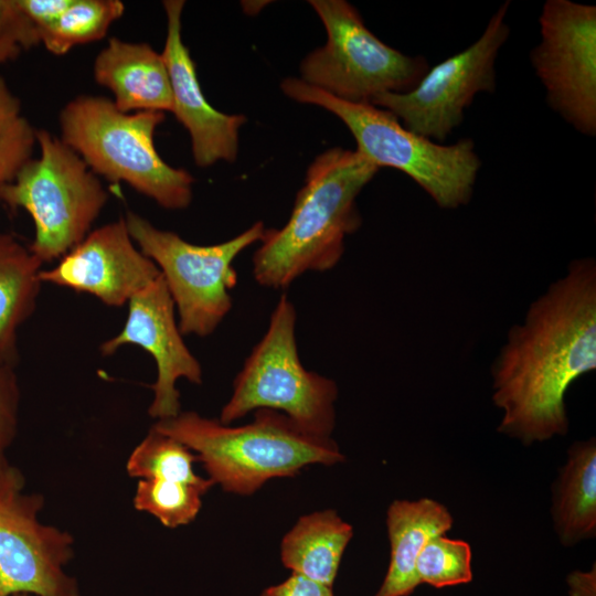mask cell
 Instances as JSON below:
<instances>
[{"mask_svg": "<svg viewBox=\"0 0 596 596\" xmlns=\"http://www.w3.org/2000/svg\"><path fill=\"white\" fill-rule=\"evenodd\" d=\"M596 369V264L573 260L529 307L492 368L498 430L525 445L566 435L565 394Z\"/></svg>", "mask_w": 596, "mask_h": 596, "instance_id": "1", "label": "cell"}, {"mask_svg": "<svg viewBox=\"0 0 596 596\" xmlns=\"http://www.w3.org/2000/svg\"><path fill=\"white\" fill-rule=\"evenodd\" d=\"M379 169L356 150L334 147L317 156L287 223L266 228L253 255L254 279L285 289L306 273L333 268L345 237L361 225L356 196Z\"/></svg>", "mask_w": 596, "mask_h": 596, "instance_id": "2", "label": "cell"}, {"mask_svg": "<svg viewBox=\"0 0 596 596\" xmlns=\"http://www.w3.org/2000/svg\"><path fill=\"white\" fill-rule=\"evenodd\" d=\"M194 451L210 479L224 491L248 496L267 480L292 477L302 468L344 459L330 437L304 432L285 414L255 411L254 419L231 426L195 412H180L151 427Z\"/></svg>", "mask_w": 596, "mask_h": 596, "instance_id": "3", "label": "cell"}, {"mask_svg": "<svg viewBox=\"0 0 596 596\" xmlns=\"http://www.w3.org/2000/svg\"><path fill=\"white\" fill-rule=\"evenodd\" d=\"M163 120L161 111L124 113L106 97L81 95L60 113V138L97 177L125 182L163 209L183 210L194 179L158 153L155 131Z\"/></svg>", "mask_w": 596, "mask_h": 596, "instance_id": "4", "label": "cell"}, {"mask_svg": "<svg viewBox=\"0 0 596 596\" xmlns=\"http://www.w3.org/2000/svg\"><path fill=\"white\" fill-rule=\"evenodd\" d=\"M289 98L324 108L351 131L356 151L376 167L395 168L412 178L441 209H457L472 195L481 160L471 139L444 146L406 129L390 111L369 103H350L287 77Z\"/></svg>", "mask_w": 596, "mask_h": 596, "instance_id": "5", "label": "cell"}, {"mask_svg": "<svg viewBox=\"0 0 596 596\" xmlns=\"http://www.w3.org/2000/svg\"><path fill=\"white\" fill-rule=\"evenodd\" d=\"M296 320L295 306L283 294L266 332L234 379L221 423L231 425L253 411L272 409L285 414L308 434L330 437L336 425L338 387L333 380L302 365Z\"/></svg>", "mask_w": 596, "mask_h": 596, "instance_id": "6", "label": "cell"}, {"mask_svg": "<svg viewBox=\"0 0 596 596\" xmlns=\"http://www.w3.org/2000/svg\"><path fill=\"white\" fill-rule=\"evenodd\" d=\"M39 158H32L2 191L0 202L23 209L34 223L29 245L42 262L63 257L91 232L108 194L98 177L63 140L36 131Z\"/></svg>", "mask_w": 596, "mask_h": 596, "instance_id": "7", "label": "cell"}, {"mask_svg": "<svg viewBox=\"0 0 596 596\" xmlns=\"http://www.w3.org/2000/svg\"><path fill=\"white\" fill-rule=\"evenodd\" d=\"M124 219L137 247L159 268L182 334H212L232 309L231 290L237 284L233 262L244 249L262 241L264 223L258 221L219 244L196 245L174 232L156 227L132 211Z\"/></svg>", "mask_w": 596, "mask_h": 596, "instance_id": "8", "label": "cell"}, {"mask_svg": "<svg viewBox=\"0 0 596 596\" xmlns=\"http://www.w3.org/2000/svg\"><path fill=\"white\" fill-rule=\"evenodd\" d=\"M327 31L323 46L300 64V79L350 103L412 91L428 71L424 56L405 55L376 38L344 0H310Z\"/></svg>", "mask_w": 596, "mask_h": 596, "instance_id": "9", "label": "cell"}, {"mask_svg": "<svg viewBox=\"0 0 596 596\" xmlns=\"http://www.w3.org/2000/svg\"><path fill=\"white\" fill-rule=\"evenodd\" d=\"M510 1L500 6L481 36L462 52L428 68L407 93H384L370 104L392 113L416 135L444 141L464 121V111L478 93L496 89L494 63L510 29L505 15Z\"/></svg>", "mask_w": 596, "mask_h": 596, "instance_id": "10", "label": "cell"}, {"mask_svg": "<svg viewBox=\"0 0 596 596\" xmlns=\"http://www.w3.org/2000/svg\"><path fill=\"white\" fill-rule=\"evenodd\" d=\"M24 486L20 469H0V596H79L76 579L64 571L74 539L39 521L44 498Z\"/></svg>", "mask_w": 596, "mask_h": 596, "instance_id": "11", "label": "cell"}, {"mask_svg": "<svg viewBox=\"0 0 596 596\" xmlns=\"http://www.w3.org/2000/svg\"><path fill=\"white\" fill-rule=\"evenodd\" d=\"M530 60L546 103L578 132L596 135V7L547 0Z\"/></svg>", "mask_w": 596, "mask_h": 596, "instance_id": "12", "label": "cell"}, {"mask_svg": "<svg viewBox=\"0 0 596 596\" xmlns=\"http://www.w3.org/2000/svg\"><path fill=\"white\" fill-rule=\"evenodd\" d=\"M175 307L160 276L128 301L123 329L100 344L103 355L114 354L125 344H135L150 353L157 379L151 385L153 400L148 414L159 421L180 413V379L201 384L202 366L183 340L175 318Z\"/></svg>", "mask_w": 596, "mask_h": 596, "instance_id": "13", "label": "cell"}, {"mask_svg": "<svg viewBox=\"0 0 596 596\" xmlns=\"http://www.w3.org/2000/svg\"><path fill=\"white\" fill-rule=\"evenodd\" d=\"M160 276L130 237L124 217L91 231L54 267L40 273L42 283L93 295L108 307H123Z\"/></svg>", "mask_w": 596, "mask_h": 596, "instance_id": "14", "label": "cell"}, {"mask_svg": "<svg viewBox=\"0 0 596 596\" xmlns=\"http://www.w3.org/2000/svg\"><path fill=\"white\" fill-rule=\"evenodd\" d=\"M167 36L162 56L172 88V111L188 130L198 167L206 168L217 161L234 162L238 153L244 115L222 113L207 102L198 79L194 61L182 40L184 1L166 0Z\"/></svg>", "mask_w": 596, "mask_h": 596, "instance_id": "15", "label": "cell"}, {"mask_svg": "<svg viewBox=\"0 0 596 596\" xmlns=\"http://www.w3.org/2000/svg\"><path fill=\"white\" fill-rule=\"evenodd\" d=\"M94 79L124 113L172 111V88L162 54L147 43L110 38L93 65Z\"/></svg>", "mask_w": 596, "mask_h": 596, "instance_id": "16", "label": "cell"}, {"mask_svg": "<svg viewBox=\"0 0 596 596\" xmlns=\"http://www.w3.org/2000/svg\"><path fill=\"white\" fill-rule=\"evenodd\" d=\"M448 509L436 500H395L386 512L391 558L375 596H408L419 585L416 561L425 544L453 526Z\"/></svg>", "mask_w": 596, "mask_h": 596, "instance_id": "17", "label": "cell"}, {"mask_svg": "<svg viewBox=\"0 0 596 596\" xmlns=\"http://www.w3.org/2000/svg\"><path fill=\"white\" fill-rule=\"evenodd\" d=\"M42 265L29 246L0 230V360L12 365L18 331L36 307Z\"/></svg>", "mask_w": 596, "mask_h": 596, "instance_id": "18", "label": "cell"}, {"mask_svg": "<svg viewBox=\"0 0 596 596\" xmlns=\"http://www.w3.org/2000/svg\"><path fill=\"white\" fill-rule=\"evenodd\" d=\"M352 535V526L334 510L302 515L281 540V562L292 573L332 587Z\"/></svg>", "mask_w": 596, "mask_h": 596, "instance_id": "19", "label": "cell"}, {"mask_svg": "<svg viewBox=\"0 0 596 596\" xmlns=\"http://www.w3.org/2000/svg\"><path fill=\"white\" fill-rule=\"evenodd\" d=\"M554 529L564 546L596 534V443L576 441L553 489Z\"/></svg>", "mask_w": 596, "mask_h": 596, "instance_id": "20", "label": "cell"}, {"mask_svg": "<svg viewBox=\"0 0 596 596\" xmlns=\"http://www.w3.org/2000/svg\"><path fill=\"white\" fill-rule=\"evenodd\" d=\"M125 11L120 0H72L51 25L40 32V42L55 55L74 46L103 39Z\"/></svg>", "mask_w": 596, "mask_h": 596, "instance_id": "21", "label": "cell"}, {"mask_svg": "<svg viewBox=\"0 0 596 596\" xmlns=\"http://www.w3.org/2000/svg\"><path fill=\"white\" fill-rule=\"evenodd\" d=\"M196 460L185 445L151 428L130 454L126 469L130 477L140 479L203 483L207 479L193 469Z\"/></svg>", "mask_w": 596, "mask_h": 596, "instance_id": "22", "label": "cell"}, {"mask_svg": "<svg viewBox=\"0 0 596 596\" xmlns=\"http://www.w3.org/2000/svg\"><path fill=\"white\" fill-rule=\"evenodd\" d=\"M214 485L209 478L203 483L160 479H140L134 496L137 510L156 517L167 528L190 523L202 507V496Z\"/></svg>", "mask_w": 596, "mask_h": 596, "instance_id": "23", "label": "cell"}, {"mask_svg": "<svg viewBox=\"0 0 596 596\" xmlns=\"http://www.w3.org/2000/svg\"><path fill=\"white\" fill-rule=\"evenodd\" d=\"M36 131L23 115L20 99L0 74V196L32 159Z\"/></svg>", "mask_w": 596, "mask_h": 596, "instance_id": "24", "label": "cell"}, {"mask_svg": "<svg viewBox=\"0 0 596 596\" xmlns=\"http://www.w3.org/2000/svg\"><path fill=\"white\" fill-rule=\"evenodd\" d=\"M419 584L440 588L467 584L472 579L470 545L440 534L432 538L416 561Z\"/></svg>", "mask_w": 596, "mask_h": 596, "instance_id": "25", "label": "cell"}, {"mask_svg": "<svg viewBox=\"0 0 596 596\" xmlns=\"http://www.w3.org/2000/svg\"><path fill=\"white\" fill-rule=\"evenodd\" d=\"M40 43L38 29L19 0H0V65Z\"/></svg>", "mask_w": 596, "mask_h": 596, "instance_id": "26", "label": "cell"}, {"mask_svg": "<svg viewBox=\"0 0 596 596\" xmlns=\"http://www.w3.org/2000/svg\"><path fill=\"white\" fill-rule=\"evenodd\" d=\"M14 366L0 360V469L9 465L7 451L18 432L20 387Z\"/></svg>", "mask_w": 596, "mask_h": 596, "instance_id": "27", "label": "cell"}, {"mask_svg": "<svg viewBox=\"0 0 596 596\" xmlns=\"http://www.w3.org/2000/svg\"><path fill=\"white\" fill-rule=\"evenodd\" d=\"M260 596H334L332 587L292 573L287 579L266 588Z\"/></svg>", "mask_w": 596, "mask_h": 596, "instance_id": "28", "label": "cell"}, {"mask_svg": "<svg viewBox=\"0 0 596 596\" xmlns=\"http://www.w3.org/2000/svg\"><path fill=\"white\" fill-rule=\"evenodd\" d=\"M20 6L40 32L51 25L68 8L72 0H19Z\"/></svg>", "mask_w": 596, "mask_h": 596, "instance_id": "29", "label": "cell"}, {"mask_svg": "<svg viewBox=\"0 0 596 596\" xmlns=\"http://www.w3.org/2000/svg\"><path fill=\"white\" fill-rule=\"evenodd\" d=\"M595 566L587 573L573 572L568 577L572 596H595Z\"/></svg>", "mask_w": 596, "mask_h": 596, "instance_id": "30", "label": "cell"}, {"mask_svg": "<svg viewBox=\"0 0 596 596\" xmlns=\"http://www.w3.org/2000/svg\"><path fill=\"white\" fill-rule=\"evenodd\" d=\"M12 596H35V595H32V594H14Z\"/></svg>", "mask_w": 596, "mask_h": 596, "instance_id": "31", "label": "cell"}]
</instances>
